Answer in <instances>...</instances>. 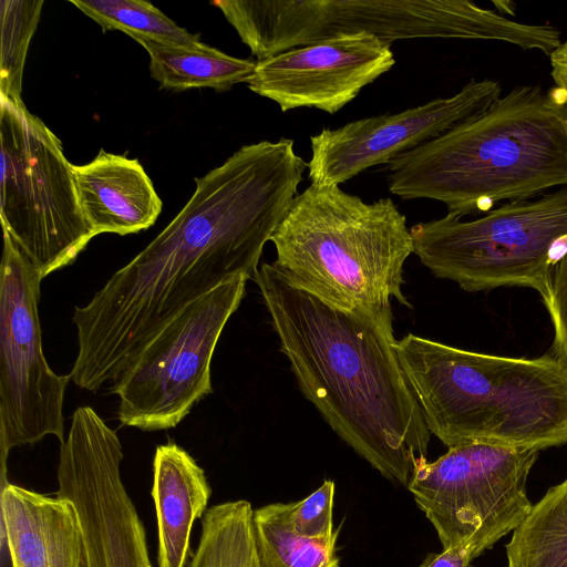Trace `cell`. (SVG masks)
Returning <instances> with one entry per match:
<instances>
[{"label": "cell", "instance_id": "1", "mask_svg": "<svg viewBox=\"0 0 567 567\" xmlns=\"http://www.w3.org/2000/svg\"><path fill=\"white\" fill-rule=\"evenodd\" d=\"M176 217L84 307L69 374L95 392L113 381L182 311L239 276L252 279L275 231L271 209L244 176L214 168Z\"/></svg>", "mask_w": 567, "mask_h": 567}, {"label": "cell", "instance_id": "2", "mask_svg": "<svg viewBox=\"0 0 567 567\" xmlns=\"http://www.w3.org/2000/svg\"><path fill=\"white\" fill-rule=\"evenodd\" d=\"M252 279L302 394L357 454L408 487L431 432L394 349L393 315L334 307L271 264Z\"/></svg>", "mask_w": 567, "mask_h": 567}, {"label": "cell", "instance_id": "3", "mask_svg": "<svg viewBox=\"0 0 567 567\" xmlns=\"http://www.w3.org/2000/svg\"><path fill=\"white\" fill-rule=\"evenodd\" d=\"M389 190L463 218L567 186V102L554 86L517 85L486 110L388 164Z\"/></svg>", "mask_w": 567, "mask_h": 567}, {"label": "cell", "instance_id": "4", "mask_svg": "<svg viewBox=\"0 0 567 567\" xmlns=\"http://www.w3.org/2000/svg\"><path fill=\"white\" fill-rule=\"evenodd\" d=\"M394 349L427 429L447 447L567 443V367L553 355L485 354L412 333Z\"/></svg>", "mask_w": 567, "mask_h": 567}, {"label": "cell", "instance_id": "5", "mask_svg": "<svg viewBox=\"0 0 567 567\" xmlns=\"http://www.w3.org/2000/svg\"><path fill=\"white\" fill-rule=\"evenodd\" d=\"M270 241L272 267L290 284L334 307L392 313L414 245L391 198L365 203L339 186L310 184L293 199Z\"/></svg>", "mask_w": 567, "mask_h": 567}, {"label": "cell", "instance_id": "6", "mask_svg": "<svg viewBox=\"0 0 567 567\" xmlns=\"http://www.w3.org/2000/svg\"><path fill=\"white\" fill-rule=\"evenodd\" d=\"M257 61L341 34L392 44L417 38L494 40L533 50L536 24L465 0H216Z\"/></svg>", "mask_w": 567, "mask_h": 567}, {"label": "cell", "instance_id": "7", "mask_svg": "<svg viewBox=\"0 0 567 567\" xmlns=\"http://www.w3.org/2000/svg\"><path fill=\"white\" fill-rule=\"evenodd\" d=\"M414 254L437 278L463 290L527 287L542 297L567 251V186L505 203L474 220L446 215L410 228Z\"/></svg>", "mask_w": 567, "mask_h": 567}, {"label": "cell", "instance_id": "8", "mask_svg": "<svg viewBox=\"0 0 567 567\" xmlns=\"http://www.w3.org/2000/svg\"><path fill=\"white\" fill-rule=\"evenodd\" d=\"M2 233L44 279L93 238L60 140L17 101L0 96Z\"/></svg>", "mask_w": 567, "mask_h": 567}, {"label": "cell", "instance_id": "9", "mask_svg": "<svg viewBox=\"0 0 567 567\" xmlns=\"http://www.w3.org/2000/svg\"><path fill=\"white\" fill-rule=\"evenodd\" d=\"M540 451L487 443L449 447L433 462L417 457L408 485L443 549H491L528 515L529 472Z\"/></svg>", "mask_w": 567, "mask_h": 567}, {"label": "cell", "instance_id": "10", "mask_svg": "<svg viewBox=\"0 0 567 567\" xmlns=\"http://www.w3.org/2000/svg\"><path fill=\"white\" fill-rule=\"evenodd\" d=\"M247 280L236 277L197 299L112 381L122 425L142 431L175 427L213 392V354L225 324L241 302Z\"/></svg>", "mask_w": 567, "mask_h": 567}, {"label": "cell", "instance_id": "11", "mask_svg": "<svg viewBox=\"0 0 567 567\" xmlns=\"http://www.w3.org/2000/svg\"><path fill=\"white\" fill-rule=\"evenodd\" d=\"M42 278L3 233L0 266L1 488L9 452L47 435L64 442L63 401L69 375L55 374L43 354L38 313Z\"/></svg>", "mask_w": 567, "mask_h": 567}, {"label": "cell", "instance_id": "12", "mask_svg": "<svg viewBox=\"0 0 567 567\" xmlns=\"http://www.w3.org/2000/svg\"><path fill=\"white\" fill-rule=\"evenodd\" d=\"M121 441L91 408L80 406L60 447L58 496L74 505L84 567L151 566L144 525L122 482Z\"/></svg>", "mask_w": 567, "mask_h": 567}, {"label": "cell", "instance_id": "13", "mask_svg": "<svg viewBox=\"0 0 567 567\" xmlns=\"http://www.w3.org/2000/svg\"><path fill=\"white\" fill-rule=\"evenodd\" d=\"M502 95L496 80L472 79L456 94L400 113L365 117L310 136L311 184L339 186L361 172L389 164L486 110Z\"/></svg>", "mask_w": 567, "mask_h": 567}, {"label": "cell", "instance_id": "14", "mask_svg": "<svg viewBox=\"0 0 567 567\" xmlns=\"http://www.w3.org/2000/svg\"><path fill=\"white\" fill-rule=\"evenodd\" d=\"M394 64L390 43L368 33L341 34L257 61L247 85L282 112L334 114Z\"/></svg>", "mask_w": 567, "mask_h": 567}, {"label": "cell", "instance_id": "15", "mask_svg": "<svg viewBox=\"0 0 567 567\" xmlns=\"http://www.w3.org/2000/svg\"><path fill=\"white\" fill-rule=\"evenodd\" d=\"M0 499L12 567H84L82 530L71 501L10 483Z\"/></svg>", "mask_w": 567, "mask_h": 567}, {"label": "cell", "instance_id": "16", "mask_svg": "<svg viewBox=\"0 0 567 567\" xmlns=\"http://www.w3.org/2000/svg\"><path fill=\"white\" fill-rule=\"evenodd\" d=\"M81 208L91 234H135L154 225L162 200L137 159L101 150L73 165Z\"/></svg>", "mask_w": 567, "mask_h": 567}, {"label": "cell", "instance_id": "17", "mask_svg": "<svg viewBox=\"0 0 567 567\" xmlns=\"http://www.w3.org/2000/svg\"><path fill=\"white\" fill-rule=\"evenodd\" d=\"M210 495L205 471L186 450L174 442L156 447L152 497L159 567H187L192 527L206 513Z\"/></svg>", "mask_w": 567, "mask_h": 567}, {"label": "cell", "instance_id": "18", "mask_svg": "<svg viewBox=\"0 0 567 567\" xmlns=\"http://www.w3.org/2000/svg\"><path fill=\"white\" fill-rule=\"evenodd\" d=\"M150 55L152 78L164 89L225 91L249 80L257 61L238 59L205 43L193 45L136 39Z\"/></svg>", "mask_w": 567, "mask_h": 567}, {"label": "cell", "instance_id": "19", "mask_svg": "<svg viewBox=\"0 0 567 567\" xmlns=\"http://www.w3.org/2000/svg\"><path fill=\"white\" fill-rule=\"evenodd\" d=\"M505 549L506 567H567V478L533 505Z\"/></svg>", "mask_w": 567, "mask_h": 567}, {"label": "cell", "instance_id": "20", "mask_svg": "<svg viewBox=\"0 0 567 567\" xmlns=\"http://www.w3.org/2000/svg\"><path fill=\"white\" fill-rule=\"evenodd\" d=\"M291 503L254 509L252 530L259 567H339L337 540L308 538L290 524Z\"/></svg>", "mask_w": 567, "mask_h": 567}, {"label": "cell", "instance_id": "21", "mask_svg": "<svg viewBox=\"0 0 567 567\" xmlns=\"http://www.w3.org/2000/svg\"><path fill=\"white\" fill-rule=\"evenodd\" d=\"M252 507L238 499L206 511L195 554L187 567H259L252 530Z\"/></svg>", "mask_w": 567, "mask_h": 567}, {"label": "cell", "instance_id": "22", "mask_svg": "<svg viewBox=\"0 0 567 567\" xmlns=\"http://www.w3.org/2000/svg\"><path fill=\"white\" fill-rule=\"evenodd\" d=\"M103 30H120L134 40L193 45L198 34L177 25L158 8L143 0H70Z\"/></svg>", "mask_w": 567, "mask_h": 567}, {"label": "cell", "instance_id": "23", "mask_svg": "<svg viewBox=\"0 0 567 567\" xmlns=\"http://www.w3.org/2000/svg\"><path fill=\"white\" fill-rule=\"evenodd\" d=\"M42 0H1L0 96L21 101L22 74Z\"/></svg>", "mask_w": 567, "mask_h": 567}, {"label": "cell", "instance_id": "24", "mask_svg": "<svg viewBox=\"0 0 567 567\" xmlns=\"http://www.w3.org/2000/svg\"><path fill=\"white\" fill-rule=\"evenodd\" d=\"M334 482L326 480L306 498L291 503L290 524L305 537L337 540L340 527L333 528Z\"/></svg>", "mask_w": 567, "mask_h": 567}, {"label": "cell", "instance_id": "25", "mask_svg": "<svg viewBox=\"0 0 567 567\" xmlns=\"http://www.w3.org/2000/svg\"><path fill=\"white\" fill-rule=\"evenodd\" d=\"M542 298L554 327L551 355L567 367V251L554 264Z\"/></svg>", "mask_w": 567, "mask_h": 567}, {"label": "cell", "instance_id": "26", "mask_svg": "<svg viewBox=\"0 0 567 567\" xmlns=\"http://www.w3.org/2000/svg\"><path fill=\"white\" fill-rule=\"evenodd\" d=\"M473 559L467 548L454 547L427 554L417 567H472Z\"/></svg>", "mask_w": 567, "mask_h": 567}, {"label": "cell", "instance_id": "27", "mask_svg": "<svg viewBox=\"0 0 567 567\" xmlns=\"http://www.w3.org/2000/svg\"><path fill=\"white\" fill-rule=\"evenodd\" d=\"M550 76L567 102V40L549 56Z\"/></svg>", "mask_w": 567, "mask_h": 567}, {"label": "cell", "instance_id": "28", "mask_svg": "<svg viewBox=\"0 0 567 567\" xmlns=\"http://www.w3.org/2000/svg\"><path fill=\"white\" fill-rule=\"evenodd\" d=\"M148 567H152V565H151V566H148Z\"/></svg>", "mask_w": 567, "mask_h": 567}]
</instances>
